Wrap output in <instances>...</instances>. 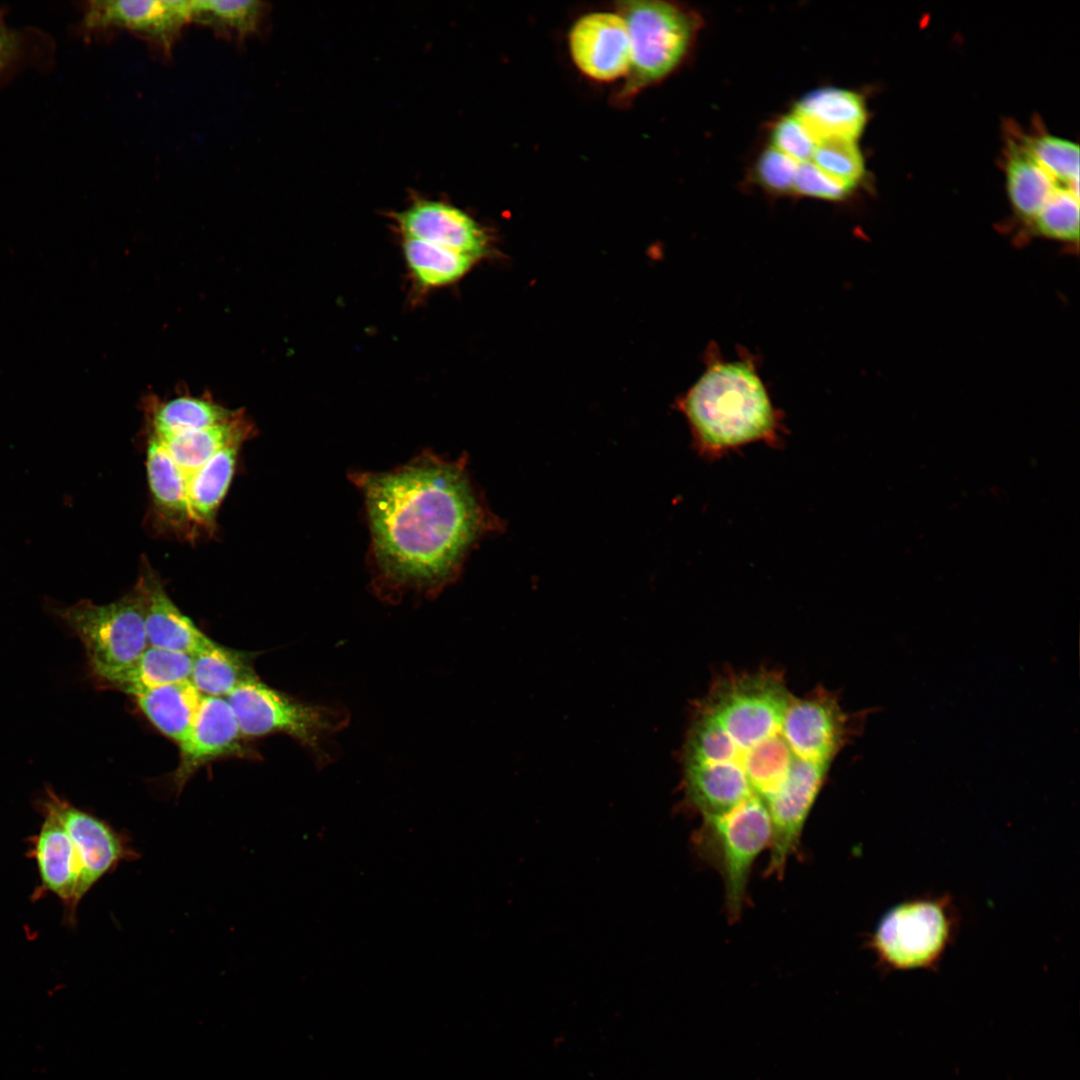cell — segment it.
I'll return each mask as SVG.
<instances>
[{"instance_id":"cell-1","label":"cell","mask_w":1080,"mask_h":1080,"mask_svg":"<svg viewBox=\"0 0 1080 1080\" xmlns=\"http://www.w3.org/2000/svg\"><path fill=\"white\" fill-rule=\"evenodd\" d=\"M855 722L823 688L797 695L775 670L727 672L692 706L679 753L682 805L708 819L764 804L766 871L780 877Z\"/></svg>"},{"instance_id":"cell-2","label":"cell","mask_w":1080,"mask_h":1080,"mask_svg":"<svg viewBox=\"0 0 1080 1080\" xmlns=\"http://www.w3.org/2000/svg\"><path fill=\"white\" fill-rule=\"evenodd\" d=\"M370 532L372 588L394 603L408 592L438 595L456 581L467 554L497 529L466 470L465 458L423 451L391 471H358Z\"/></svg>"},{"instance_id":"cell-3","label":"cell","mask_w":1080,"mask_h":1080,"mask_svg":"<svg viewBox=\"0 0 1080 1080\" xmlns=\"http://www.w3.org/2000/svg\"><path fill=\"white\" fill-rule=\"evenodd\" d=\"M697 448L708 456L778 440L779 423L754 369L743 362L712 365L680 402Z\"/></svg>"},{"instance_id":"cell-4","label":"cell","mask_w":1080,"mask_h":1080,"mask_svg":"<svg viewBox=\"0 0 1080 1080\" xmlns=\"http://www.w3.org/2000/svg\"><path fill=\"white\" fill-rule=\"evenodd\" d=\"M226 700L244 737L287 734L306 748L320 767L333 761L332 738L350 719L343 707L300 701L259 678L237 687Z\"/></svg>"},{"instance_id":"cell-5","label":"cell","mask_w":1080,"mask_h":1080,"mask_svg":"<svg viewBox=\"0 0 1080 1080\" xmlns=\"http://www.w3.org/2000/svg\"><path fill=\"white\" fill-rule=\"evenodd\" d=\"M630 39L631 63L618 98L624 101L670 75L683 62L700 26L687 8L659 0L618 3Z\"/></svg>"},{"instance_id":"cell-6","label":"cell","mask_w":1080,"mask_h":1080,"mask_svg":"<svg viewBox=\"0 0 1080 1080\" xmlns=\"http://www.w3.org/2000/svg\"><path fill=\"white\" fill-rule=\"evenodd\" d=\"M772 838L770 814L757 800L746 801L730 812L703 819L696 833L701 855L719 871L729 920L740 917L752 866Z\"/></svg>"},{"instance_id":"cell-7","label":"cell","mask_w":1080,"mask_h":1080,"mask_svg":"<svg viewBox=\"0 0 1080 1080\" xmlns=\"http://www.w3.org/2000/svg\"><path fill=\"white\" fill-rule=\"evenodd\" d=\"M82 641L90 667L99 680L127 667L147 647L144 597L138 583L108 604L83 600L59 611Z\"/></svg>"},{"instance_id":"cell-8","label":"cell","mask_w":1080,"mask_h":1080,"mask_svg":"<svg viewBox=\"0 0 1080 1080\" xmlns=\"http://www.w3.org/2000/svg\"><path fill=\"white\" fill-rule=\"evenodd\" d=\"M189 23L191 1H92L84 14L86 30H126L165 56Z\"/></svg>"},{"instance_id":"cell-9","label":"cell","mask_w":1080,"mask_h":1080,"mask_svg":"<svg viewBox=\"0 0 1080 1080\" xmlns=\"http://www.w3.org/2000/svg\"><path fill=\"white\" fill-rule=\"evenodd\" d=\"M946 936L947 922L941 907L918 902L887 913L877 926L873 942L885 962L904 969L934 961Z\"/></svg>"},{"instance_id":"cell-10","label":"cell","mask_w":1080,"mask_h":1080,"mask_svg":"<svg viewBox=\"0 0 1080 1080\" xmlns=\"http://www.w3.org/2000/svg\"><path fill=\"white\" fill-rule=\"evenodd\" d=\"M40 808L51 812L61 822L72 841L80 867L79 901L121 861L136 857L128 840L109 824L55 793L48 791Z\"/></svg>"},{"instance_id":"cell-11","label":"cell","mask_w":1080,"mask_h":1080,"mask_svg":"<svg viewBox=\"0 0 1080 1080\" xmlns=\"http://www.w3.org/2000/svg\"><path fill=\"white\" fill-rule=\"evenodd\" d=\"M392 218L402 238L424 241L477 261L489 253L487 231L465 211L449 203L416 199Z\"/></svg>"},{"instance_id":"cell-12","label":"cell","mask_w":1080,"mask_h":1080,"mask_svg":"<svg viewBox=\"0 0 1080 1080\" xmlns=\"http://www.w3.org/2000/svg\"><path fill=\"white\" fill-rule=\"evenodd\" d=\"M568 47L575 66L589 79L611 82L628 74L630 39L618 12H592L578 18L569 30Z\"/></svg>"},{"instance_id":"cell-13","label":"cell","mask_w":1080,"mask_h":1080,"mask_svg":"<svg viewBox=\"0 0 1080 1080\" xmlns=\"http://www.w3.org/2000/svg\"><path fill=\"white\" fill-rule=\"evenodd\" d=\"M243 737L226 698L204 697L190 732L179 744L180 758L173 775L177 792L202 766L219 757L243 753Z\"/></svg>"},{"instance_id":"cell-14","label":"cell","mask_w":1080,"mask_h":1080,"mask_svg":"<svg viewBox=\"0 0 1080 1080\" xmlns=\"http://www.w3.org/2000/svg\"><path fill=\"white\" fill-rule=\"evenodd\" d=\"M41 812L43 822L38 834L31 840V856L38 867L40 889L54 894L62 901L68 920L72 922L80 903L78 857L61 822L51 812Z\"/></svg>"},{"instance_id":"cell-15","label":"cell","mask_w":1080,"mask_h":1080,"mask_svg":"<svg viewBox=\"0 0 1080 1080\" xmlns=\"http://www.w3.org/2000/svg\"><path fill=\"white\" fill-rule=\"evenodd\" d=\"M137 583L144 597L148 646L194 655L213 642L173 603L149 566L143 567Z\"/></svg>"},{"instance_id":"cell-16","label":"cell","mask_w":1080,"mask_h":1080,"mask_svg":"<svg viewBox=\"0 0 1080 1080\" xmlns=\"http://www.w3.org/2000/svg\"><path fill=\"white\" fill-rule=\"evenodd\" d=\"M796 115L818 140L839 138L856 141L862 134L867 112L857 93L841 88H821L802 97Z\"/></svg>"},{"instance_id":"cell-17","label":"cell","mask_w":1080,"mask_h":1080,"mask_svg":"<svg viewBox=\"0 0 1080 1080\" xmlns=\"http://www.w3.org/2000/svg\"><path fill=\"white\" fill-rule=\"evenodd\" d=\"M143 408L152 436L160 439L227 422L239 410L220 405L207 393L203 396L185 394L169 400L150 394L143 400Z\"/></svg>"},{"instance_id":"cell-18","label":"cell","mask_w":1080,"mask_h":1080,"mask_svg":"<svg viewBox=\"0 0 1080 1080\" xmlns=\"http://www.w3.org/2000/svg\"><path fill=\"white\" fill-rule=\"evenodd\" d=\"M253 433L254 425L244 410L239 409L227 422L158 439L188 480L223 448L244 442Z\"/></svg>"},{"instance_id":"cell-19","label":"cell","mask_w":1080,"mask_h":1080,"mask_svg":"<svg viewBox=\"0 0 1080 1080\" xmlns=\"http://www.w3.org/2000/svg\"><path fill=\"white\" fill-rule=\"evenodd\" d=\"M132 697L148 720L178 745L190 732L204 698L190 680L164 685Z\"/></svg>"},{"instance_id":"cell-20","label":"cell","mask_w":1080,"mask_h":1080,"mask_svg":"<svg viewBox=\"0 0 1080 1080\" xmlns=\"http://www.w3.org/2000/svg\"><path fill=\"white\" fill-rule=\"evenodd\" d=\"M192 655L148 646L127 667L104 681L130 696L190 679Z\"/></svg>"},{"instance_id":"cell-21","label":"cell","mask_w":1080,"mask_h":1080,"mask_svg":"<svg viewBox=\"0 0 1080 1080\" xmlns=\"http://www.w3.org/2000/svg\"><path fill=\"white\" fill-rule=\"evenodd\" d=\"M401 247L409 278L420 293L455 284L478 262L469 256L416 239L402 238Z\"/></svg>"},{"instance_id":"cell-22","label":"cell","mask_w":1080,"mask_h":1080,"mask_svg":"<svg viewBox=\"0 0 1080 1080\" xmlns=\"http://www.w3.org/2000/svg\"><path fill=\"white\" fill-rule=\"evenodd\" d=\"M258 678L248 656L216 642L192 655L190 682L204 697L226 698Z\"/></svg>"},{"instance_id":"cell-23","label":"cell","mask_w":1080,"mask_h":1080,"mask_svg":"<svg viewBox=\"0 0 1080 1080\" xmlns=\"http://www.w3.org/2000/svg\"><path fill=\"white\" fill-rule=\"evenodd\" d=\"M243 442H234L208 460L187 480L191 522L206 528L214 525L217 510L231 483Z\"/></svg>"},{"instance_id":"cell-24","label":"cell","mask_w":1080,"mask_h":1080,"mask_svg":"<svg viewBox=\"0 0 1080 1080\" xmlns=\"http://www.w3.org/2000/svg\"><path fill=\"white\" fill-rule=\"evenodd\" d=\"M146 467L150 490L158 512L174 525L191 522L187 479L162 442L152 435L147 448Z\"/></svg>"},{"instance_id":"cell-25","label":"cell","mask_w":1080,"mask_h":1080,"mask_svg":"<svg viewBox=\"0 0 1080 1080\" xmlns=\"http://www.w3.org/2000/svg\"><path fill=\"white\" fill-rule=\"evenodd\" d=\"M1006 172L1010 202L1020 217L1031 222L1059 184L1024 149L1011 153Z\"/></svg>"},{"instance_id":"cell-26","label":"cell","mask_w":1080,"mask_h":1080,"mask_svg":"<svg viewBox=\"0 0 1080 1080\" xmlns=\"http://www.w3.org/2000/svg\"><path fill=\"white\" fill-rule=\"evenodd\" d=\"M266 12V3L257 0L191 1V23L238 42L260 30Z\"/></svg>"},{"instance_id":"cell-27","label":"cell","mask_w":1080,"mask_h":1080,"mask_svg":"<svg viewBox=\"0 0 1080 1080\" xmlns=\"http://www.w3.org/2000/svg\"><path fill=\"white\" fill-rule=\"evenodd\" d=\"M1024 150L1054 180L1064 183L1079 197V146L1071 141L1044 135L1030 139Z\"/></svg>"},{"instance_id":"cell-28","label":"cell","mask_w":1080,"mask_h":1080,"mask_svg":"<svg viewBox=\"0 0 1080 1080\" xmlns=\"http://www.w3.org/2000/svg\"><path fill=\"white\" fill-rule=\"evenodd\" d=\"M1035 232L1051 240L1077 243L1079 240V197L1059 185L1031 221Z\"/></svg>"},{"instance_id":"cell-29","label":"cell","mask_w":1080,"mask_h":1080,"mask_svg":"<svg viewBox=\"0 0 1080 1080\" xmlns=\"http://www.w3.org/2000/svg\"><path fill=\"white\" fill-rule=\"evenodd\" d=\"M811 162L834 179L854 189L864 175V158L856 141L831 138L820 140Z\"/></svg>"},{"instance_id":"cell-30","label":"cell","mask_w":1080,"mask_h":1080,"mask_svg":"<svg viewBox=\"0 0 1080 1080\" xmlns=\"http://www.w3.org/2000/svg\"><path fill=\"white\" fill-rule=\"evenodd\" d=\"M772 147L798 163L811 161L818 140L793 113L776 122L771 133Z\"/></svg>"},{"instance_id":"cell-31","label":"cell","mask_w":1080,"mask_h":1080,"mask_svg":"<svg viewBox=\"0 0 1080 1080\" xmlns=\"http://www.w3.org/2000/svg\"><path fill=\"white\" fill-rule=\"evenodd\" d=\"M799 163L770 146L760 155L756 174L760 183L777 193L793 192Z\"/></svg>"},{"instance_id":"cell-32","label":"cell","mask_w":1080,"mask_h":1080,"mask_svg":"<svg viewBox=\"0 0 1080 1080\" xmlns=\"http://www.w3.org/2000/svg\"><path fill=\"white\" fill-rule=\"evenodd\" d=\"M853 188L829 176L811 161L799 163L793 192L824 200H841Z\"/></svg>"},{"instance_id":"cell-33","label":"cell","mask_w":1080,"mask_h":1080,"mask_svg":"<svg viewBox=\"0 0 1080 1080\" xmlns=\"http://www.w3.org/2000/svg\"><path fill=\"white\" fill-rule=\"evenodd\" d=\"M15 49V40L0 22V70L8 62Z\"/></svg>"}]
</instances>
